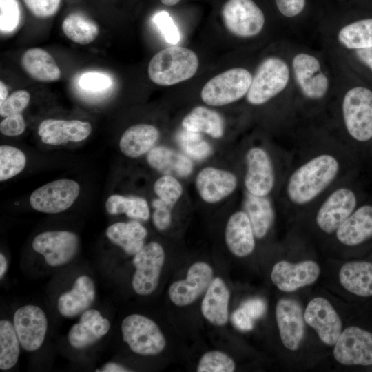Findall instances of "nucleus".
<instances>
[{
  "label": "nucleus",
  "instance_id": "nucleus-21",
  "mask_svg": "<svg viewBox=\"0 0 372 372\" xmlns=\"http://www.w3.org/2000/svg\"><path fill=\"white\" fill-rule=\"evenodd\" d=\"M37 132L43 143L61 145L86 139L92 132V125L79 120L48 118L39 124Z\"/></svg>",
  "mask_w": 372,
  "mask_h": 372
},
{
  "label": "nucleus",
  "instance_id": "nucleus-37",
  "mask_svg": "<svg viewBox=\"0 0 372 372\" xmlns=\"http://www.w3.org/2000/svg\"><path fill=\"white\" fill-rule=\"evenodd\" d=\"M19 340L13 324L0 321V369L8 370L17 362L20 354Z\"/></svg>",
  "mask_w": 372,
  "mask_h": 372
},
{
  "label": "nucleus",
  "instance_id": "nucleus-33",
  "mask_svg": "<svg viewBox=\"0 0 372 372\" xmlns=\"http://www.w3.org/2000/svg\"><path fill=\"white\" fill-rule=\"evenodd\" d=\"M245 209L251 221L255 237L262 238L269 231L274 220V211L269 199L247 192Z\"/></svg>",
  "mask_w": 372,
  "mask_h": 372
},
{
  "label": "nucleus",
  "instance_id": "nucleus-28",
  "mask_svg": "<svg viewBox=\"0 0 372 372\" xmlns=\"http://www.w3.org/2000/svg\"><path fill=\"white\" fill-rule=\"evenodd\" d=\"M160 136L157 127L141 123L130 126L122 134L119 141L121 152L129 158H138L147 154Z\"/></svg>",
  "mask_w": 372,
  "mask_h": 372
},
{
  "label": "nucleus",
  "instance_id": "nucleus-42",
  "mask_svg": "<svg viewBox=\"0 0 372 372\" xmlns=\"http://www.w3.org/2000/svg\"><path fill=\"white\" fill-rule=\"evenodd\" d=\"M21 19L20 3L18 0H0V30L1 34L13 32Z\"/></svg>",
  "mask_w": 372,
  "mask_h": 372
},
{
  "label": "nucleus",
  "instance_id": "nucleus-30",
  "mask_svg": "<svg viewBox=\"0 0 372 372\" xmlns=\"http://www.w3.org/2000/svg\"><path fill=\"white\" fill-rule=\"evenodd\" d=\"M342 286L350 293L361 297L372 296V262L351 261L339 271Z\"/></svg>",
  "mask_w": 372,
  "mask_h": 372
},
{
  "label": "nucleus",
  "instance_id": "nucleus-55",
  "mask_svg": "<svg viewBox=\"0 0 372 372\" xmlns=\"http://www.w3.org/2000/svg\"><path fill=\"white\" fill-rule=\"evenodd\" d=\"M8 267V262L5 256L0 254V278L1 279L4 276Z\"/></svg>",
  "mask_w": 372,
  "mask_h": 372
},
{
  "label": "nucleus",
  "instance_id": "nucleus-48",
  "mask_svg": "<svg viewBox=\"0 0 372 372\" xmlns=\"http://www.w3.org/2000/svg\"><path fill=\"white\" fill-rule=\"evenodd\" d=\"M26 124L22 113L14 114L5 117L0 123V132L7 136L21 135Z\"/></svg>",
  "mask_w": 372,
  "mask_h": 372
},
{
  "label": "nucleus",
  "instance_id": "nucleus-43",
  "mask_svg": "<svg viewBox=\"0 0 372 372\" xmlns=\"http://www.w3.org/2000/svg\"><path fill=\"white\" fill-rule=\"evenodd\" d=\"M79 87L92 94L106 92L112 85L110 76L101 72L90 71L83 73L79 78Z\"/></svg>",
  "mask_w": 372,
  "mask_h": 372
},
{
  "label": "nucleus",
  "instance_id": "nucleus-18",
  "mask_svg": "<svg viewBox=\"0 0 372 372\" xmlns=\"http://www.w3.org/2000/svg\"><path fill=\"white\" fill-rule=\"evenodd\" d=\"M276 318L283 345L290 351H296L305 332V320L300 304L295 300L280 299L276 307Z\"/></svg>",
  "mask_w": 372,
  "mask_h": 372
},
{
  "label": "nucleus",
  "instance_id": "nucleus-14",
  "mask_svg": "<svg viewBox=\"0 0 372 372\" xmlns=\"http://www.w3.org/2000/svg\"><path fill=\"white\" fill-rule=\"evenodd\" d=\"M213 276L214 271L209 264L204 262L192 264L188 269L186 279L170 285L168 293L171 301L178 307L192 304L206 291Z\"/></svg>",
  "mask_w": 372,
  "mask_h": 372
},
{
  "label": "nucleus",
  "instance_id": "nucleus-1",
  "mask_svg": "<svg viewBox=\"0 0 372 372\" xmlns=\"http://www.w3.org/2000/svg\"><path fill=\"white\" fill-rule=\"evenodd\" d=\"M339 167L338 160L330 154L311 158L289 177L287 186L289 198L297 205L311 202L332 183Z\"/></svg>",
  "mask_w": 372,
  "mask_h": 372
},
{
  "label": "nucleus",
  "instance_id": "nucleus-45",
  "mask_svg": "<svg viewBox=\"0 0 372 372\" xmlns=\"http://www.w3.org/2000/svg\"><path fill=\"white\" fill-rule=\"evenodd\" d=\"M153 21L158 28L167 42L176 44L180 40V34L177 27L172 17L165 11L156 13Z\"/></svg>",
  "mask_w": 372,
  "mask_h": 372
},
{
  "label": "nucleus",
  "instance_id": "nucleus-51",
  "mask_svg": "<svg viewBox=\"0 0 372 372\" xmlns=\"http://www.w3.org/2000/svg\"><path fill=\"white\" fill-rule=\"evenodd\" d=\"M231 320L235 327L241 331H250L254 327V320L241 307L234 311Z\"/></svg>",
  "mask_w": 372,
  "mask_h": 372
},
{
  "label": "nucleus",
  "instance_id": "nucleus-35",
  "mask_svg": "<svg viewBox=\"0 0 372 372\" xmlns=\"http://www.w3.org/2000/svg\"><path fill=\"white\" fill-rule=\"evenodd\" d=\"M105 209L112 215L125 214L130 218L147 220L150 216L147 201L141 197L113 194L106 200Z\"/></svg>",
  "mask_w": 372,
  "mask_h": 372
},
{
  "label": "nucleus",
  "instance_id": "nucleus-3",
  "mask_svg": "<svg viewBox=\"0 0 372 372\" xmlns=\"http://www.w3.org/2000/svg\"><path fill=\"white\" fill-rule=\"evenodd\" d=\"M252 78L245 68L229 69L215 76L204 85L201 99L210 106H223L235 102L247 93Z\"/></svg>",
  "mask_w": 372,
  "mask_h": 372
},
{
  "label": "nucleus",
  "instance_id": "nucleus-36",
  "mask_svg": "<svg viewBox=\"0 0 372 372\" xmlns=\"http://www.w3.org/2000/svg\"><path fill=\"white\" fill-rule=\"evenodd\" d=\"M338 40L349 49L372 48V19H361L343 27L338 33Z\"/></svg>",
  "mask_w": 372,
  "mask_h": 372
},
{
  "label": "nucleus",
  "instance_id": "nucleus-50",
  "mask_svg": "<svg viewBox=\"0 0 372 372\" xmlns=\"http://www.w3.org/2000/svg\"><path fill=\"white\" fill-rule=\"evenodd\" d=\"M241 307L254 320L260 318L265 312L267 306L261 298H252L244 302Z\"/></svg>",
  "mask_w": 372,
  "mask_h": 372
},
{
  "label": "nucleus",
  "instance_id": "nucleus-17",
  "mask_svg": "<svg viewBox=\"0 0 372 372\" xmlns=\"http://www.w3.org/2000/svg\"><path fill=\"white\" fill-rule=\"evenodd\" d=\"M320 273V266L313 260L298 263L281 260L273 265L271 278L280 291L293 292L315 282Z\"/></svg>",
  "mask_w": 372,
  "mask_h": 372
},
{
  "label": "nucleus",
  "instance_id": "nucleus-11",
  "mask_svg": "<svg viewBox=\"0 0 372 372\" xmlns=\"http://www.w3.org/2000/svg\"><path fill=\"white\" fill-rule=\"evenodd\" d=\"M33 249L42 254L45 262L52 267H58L71 261L79 247L77 235L68 231H48L34 237Z\"/></svg>",
  "mask_w": 372,
  "mask_h": 372
},
{
  "label": "nucleus",
  "instance_id": "nucleus-53",
  "mask_svg": "<svg viewBox=\"0 0 372 372\" xmlns=\"http://www.w3.org/2000/svg\"><path fill=\"white\" fill-rule=\"evenodd\" d=\"M101 371L103 372H125V371H129V370L121 364L110 362L105 364L103 366Z\"/></svg>",
  "mask_w": 372,
  "mask_h": 372
},
{
  "label": "nucleus",
  "instance_id": "nucleus-24",
  "mask_svg": "<svg viewBox=\"0 0 372 372\" xmlns=\"http://www.w3.org/2000/svg\"><path fill=\"white\" fill-rule=\"evenodd\" d=\"M149 165L157 172L174 177L185 178L193 171L190 158L166 146L154 147L147 155Z\"/></svg>",
  "mask_w": 372,
  "mask_h": 372
},
{
  "label": "nucleus",
  "instance_id": "nucleus-34",
  "mask_svg": "<svg viewBox=\"0 0 372 372\" xmlns=\"http://www.w3.org/2000/svg\"><path fill=\"white\" fill-rule=\"evenodd\" d=\"M61 28L69 39L81 45L92 43L99 32L98 25L81 12L68 14L62 22Z\"/></svg>",
  "mask_w": 372,
  "mask_h": 372
},
{
  "label": "nucleus",
  "instance_id": "nucleus-41",
  "mask_svg": "<svg viewBox=\"0 0 372 372\" xmlns=\"http://www.w3.org/2000/svg\"><path fill=\"white\" fill-rule=\"evenodd\" d=\"M154 191L158 198L174 207L183 194V187L176 177L164 175L154 183Z\"/></svg>",
  "mask_w": 372,
  "mask_h": 372
},
{
  "label": "nucleus",
  "instance_id": "nucleus-56",
  "mask_svg": "<svg viewBox=\"0 0 372 372\" xmlns=\"http://www.w3.org/2000/svg\"><path fill=\"white\" fill-rule=\"evenodd\" d=\"M180 0H161V3L165 6H174Z\"/></svg>",
  "mask_w": 372,
  "mask_h": 372
},
{
  "label": "nucleus",
  "instance_id": "nucleus-16",
  "mask_svg": "<svg viewBox=\"0 0 372 372\" xmlns=\"http://www.w3.org/2000/svg\"><path fill=\"white\" fill-rule=\"evenodd\" d=\"M247 172L244 183L247 192L267 196L275 183L273 165L267 152L259 147L250 148L246 154Z\"/></svg>",
  "mask_w": 372,
  "mask_h": 372
},
{
  "label": "nucleus",
  "instance_id": "nucleus-2",
  "mask_svg": "<svg viewBox=\"0 0 372 372\" xmlns=\"http://www.w3.org/2000/svg\"><path fill=\"white\" fill-rule=\"evenodd\" d=\"M198 67L197 55L179 46L169 47L157 52L150 60L147 73L150 80L159 85H172L188 80Z\"/></svg>",
  "mask_w": 372,
  "mask_h": 372
},
{
  "label": "nucleus",
  "instance_id": "nucleus-5",
  "mask_svg": "<svg viewBox=\"0 0 372 372\" xmlns=\"http://www.w3.org/2000/svg\"><path fill=\"white\" fill-rule=\"evenodd\" d=\"M342 114L346 128L352 138L364 142L372 138V91L355 87L345 94Z\"/></svg>",
  "mask_w": 372,
  "mask_h": 372
},
{
  "label": "nucleus",
  "instance_id": "nucleus-31",
  "mask_svg": "<svg viewBox=\"0 0 372 372\" xmlns=\"http://www.w3.org/2000/svg\"><path fill=\"white\" fill-rule=\"evenodd\" d=\"M106 236L126 254L135 255L144 246L147 230L137 220L118 222L109 226Z\"/></svg>",
  "mask_w": 372,
  "mask_h": 372
},
{
  "label": "nucleus",
  "instance_id": "nucleus-12",
  "mask_svg": "<svg viewBox=\"0 0 372 372\" xmlns=\"http://www.w3.org/2000/svg\"><path fill=\"white\" fill-rule=\"evenodd\" d=\"M305 322L317 333L322 342L333 346L342 331V322L331 302L323 297H316L308 303Z\"/></svg>",
  "mask_w": 372,
  "mask_h": 372
},
{
  "label": "nucleus",
  "instance_id": "nucleus-9",
  "mask_svg": "<svg viewBox=\"0 0 372 372\" xmlns=\"http://www.w3.org/2000/svg\"><path fill=\"white\" fill-rule=\"evenodd\" d=\"M80 193V186L74 180L63 178L47 183L30 195V204L34 209L47 214H57L70 208Z\"/></svg>",
  "mask_w": 372,
  "mask_h": 372
},
{
  "label": "nucleus",
  "instance_id": "nucleus-20",
  "mask_svg": "<svg viewBox=\"0 0 372 372\" xmlns=\"http://www.w3.org/2000/svg\"><path fill=\"white\" fill-rule=\"evenodd\" d=\"M294 75L300 88L307 97H323L329 87V80L322 72L318 60L311 55L300 53L293 59Z\"/></svg>",
  "mask_w": 372,
  "mask_h": 372
},
{
  "label": "nucleus",
  "instance_id": "nucleus-39",
  "mask_svg": "<svg viewBox=\"0 0 372 372\" xmlns=\"http://www.w3.org/2000/svg\"><path fill=\"white\" fill-rule=\"evenodd\" d=\"M178 141L186 154L194 159L202 160L212 151L210 145L198 132L184 130L179 133Z\"/></svg>",
  "mask_w": 372,
  "mask_h": 372
},
{
  "label": "nucleus",
  "instance_id": "nucleus-7",
  "mask_svg": "<svg viewBox=\"0 0 372 372\" xmlns=\"http://www.w3.org/2000/svg\"><path fill=\"white\" fill-rule=\"evenodd\" d=\"M135 271L132 280L134 291L147 296L157 288L165 262V251L156 242H151L134 255Z\"/></svg>",
  "mask_w": 372,
  "mask_h": 372
},
{
  "label": "nucleus",
  "instance_id": "nucleus-32",
  "mask_svg": "<svg viewBox=\"0 0 372 372\" xmlns=\"http://www.w3.org/2000/svg\"><path fill=\"white\" fill-rule=\"evenodd\" d=\"M184 130L205 133L214 138H220L224 134L225 123L221 115L215 110L204 106L192 110L182 121Z\"/></svg>",
  "mask_w": 372,
  "mask_h": 372
},
{
  "label": "nucleus",
  "instance_id": "nucleus-44",
  "mask_svg": "<svg viewBox=\"0 0 372 372\" xmlns=\"http://www.w3.org/2000/svg\"><path fill=\"white\" fill-rule=\"evenodd\" d=\"M30 95L25 90L12 92L0 105V115L5 118L9 115L22 113L30 103Z\"/></svg>",
  "mask_w": 372,
  "mask_h": 372
},
{
  "label": "nucleus",
  "instance_id": "nucleus-49",
  "mask_svg": "<svg viewBox=\"0 0 372 372\" xmlns=\"http://www.w3.org/2000/svg\"><path fill=\"white\" fill-rule=\"evenodd\" d=\"M279 11L285 17H293L304 9L305 0H275Z\"/></svg>",
  "mask_w": 372,
  "mask_h": 372
},
{
  "label": "nucleus",
  "instance_id": "nucleus-23",
  "mask_svg": "<svg viewBox=\"0 0 372 372\" xmlns=\"http://www.w3.org/2000/svg\"><path fill=\"white\" fill-rule=\"evenodd\" d=\"M254 233L245 211H238L229 218L225 239L229 250L238 257L251 254L255 248Z\"/></svg>",
  "mask_w": 372,
  "mask_h": 372
},
{
  "label": "nucleus",
  "instance_id": "nucleus-15",
  "mask_svg": "<svg viewBox=\"0 0 372 372\" xmlns=\"http://www.w3.org/2000/svg\"><path fill=\"white\" fill-rule=\"evenodd\" d=\"M357 204L355 193L346 187L333 192L324 201L316 215L320 229L327 234L336 231L354 211Z\"/></svg>",
  "mask_w": 372,
  "mask_h": 372
},
{
  "label": "nucleus",
  "instance_id": "nucleus-38",
  "mask_svg": "<svg viewBox=\"0 0 372 372\" xmlns=\"http://www.w3.org/2000/svg\"><path fill=\"white\" fill-rule=\"evenodd\" d=\"M26 157L19 149L10 145L0 146V181L8 180L25 168Z\"/></svg>",
  "mask_w": 372,
  "mask_h": 372
},
{
  "label": "nucleus",
  "instance_id": "nucleus-8",
  "mask_svg": "<svg viewBox=\"0 0 372 372\" xmlns=\"http://www.w3.org/2000/svg\"><path fill=\"white\" fill-rule=\"evenodd\" d=\"M221 15L225 28L240 37L257 35L265 23L263 12L252 0H228Z\"/></svg>",
  "mask_w": 372,
  "mask_h": 372
},
{
  "label": "nucleus",
  "instance_id": "nucleus-47",
  "mask_svg": "<svg viewBox=\"0 0 372 372\" xmlns=\"http://www.w3.org/2000/svg\"><path fill=\"white\" fill-rule=\"evenodd\" d=\"M29 11L35 17L47 18L59 10L61 0H23Z\"/></svg>",
  "mask_w": 372,
  "mask_h": 372
},
{
  "label": "nucleus",
  "instance_id": "nucleus-26",
  "mask_svg": "<svg viewBox=\"0 0 372 372\" xmlns=\"http://www.w3.org/2000/svg\"><path fill=\"white\" fill-rule=\"evenodd\" d=\"M230 293L226 284L219 277L213 278L201 303L203 317L215 326H224L228 321Z\"/></svg>",
  "mask_w": 372,
  "mask_h": 372
},
{
  "label": "nucleus",
  "instance_id": "nucleus-25",
  "mask_svg": "<svg viewBox=\"0 0 372 372\" xmlns=\"http://www.w3.org/2000/svg\"><path fill=\"white\" fill-rule=\"evenodd\" d=\"M95 294L93 280L87 276H81L75 280L72 289L59 298L58 310L65 317L77 316L91 306Z\"/></svg>",
  "mask_w": 372,
  "mask_h": 372
},
{
  "label": "nucleus",
  "instance_id": "nucleus-19",
  "mask_svg": "<svg viewBox=\"0 0 372 372\" xmlns=\"http://www.w3.org/2000/svg\"><path fill=\"white\" fill-rule=\"evenodd\" d=\"M238 180L231 172L207 167L197 174L195 185L201 199L210 204L216 203L229 196L237 187Z\"/></svg>",
  "mask_w": 372,
  "mask_h": 372
},
{
  "label": "nucleus",
  "instance_id": "nucleus-29",
  "mask_svg": "<svg viewBox=\"0 0 372 372\" xmlns=\"http://www.w3.org/2000/svg\"><path fill=\"white\" fill-rule=\"evenodd\" d=\"M21 65L25 72L34 80L50 83L58 81L61 70L54 58L45 50L32 48L24 52Z\"/></svg>",
  "mask_w": 372,
  "mask_h": 372
},
{
  "label": "nucleus",
  "instance_id": "nucleus-6",
  "mask_svg": "<svg viewBox=\"0 0 372 372\" xmlns=\"http://www.w3.org/2000/svg\"><path fill=\"white\" fill-rule=\"evenodd\" d=\"M289 79V70L286 63L277 57L264 60L258 68L247 93V100L258 105L282 92Z\"/></svg>",
  "mask_w": 372,
  "mask_h": 372
},
{
  "label": "nucleus",
  "instance_id": "nucleus-10",
  "mask_svg": "<svg viewBox=\"0 0 372 372\" xmlns=\"http://www.w3.org/2000/svg\"><path fill=\"white\" fill-rule=\"evenodd\" d=\"M333 356L343 365H372V333L355 326L346 328L335 344Z\"/></svg>",
  "mask_w": 372,
  "mask_h": 372
},
{
  "label": "nucleus",
  "instance_id": "nucleus-52",
  "mask_svg": "<svg viewBox=\"0 0 372 372\" xmlns=\"http://www.w3.org/2000/svg\"><path fill=\"white\" fill-rule=\"evenodd\" d=\"M358 59L372 70V48L355 50Z\"/></svg>",
  "mask_w": 372,
  "mask_h": 372
},
{
  "label": "nucleus",
  "instance_id": "nucleus-27",
  "mask_svg": "<svg viewBox=\"0 0 372 372\" xmlns=\"http://www.w3.org/2000/svg\"><path fill=\"white\" fill-rule=\"evenodd\" d=\"M343 245L355 246L372 237V206L364 205L354 211L336 231Z\"/></svg>",
  "mask_w": 372,
  "mask_h": 372
},
{
  "label": "nucleus",
  "instance_id": "nucleus-54",
  "mask_svg": "<svg viewBox=\"0 0 372 372\" xmlns=\"http://www.w3.org/2000/svg\"><path fill=\"white\" fill-rule=\"evenodd\" d=\"M8 97V90L6 85L2 81H0V105Z\"/></svg>",
  "mask_w": 372,
  "mask_h": 372
},
{
  "label": "nucleus",
  "instance_id": "nucleus-13",
  "mask_svg": "<svg viewBox=\"0 0 372 372\" xmlns=\"http://www.w3.org/2000/svg\"><path fill=\"white\" fill-rule=\"evenodd\" d=\"M13 325L20 344L27 351H34L43 344L48 329L43 311L35 305L19 308L13 316Z\"/></svg>",
  "mask_w": 372,
  "mask_h": 372
},
{
  "label": "nucleus",
  "instance_id": "nucleus-40",
  "mask_svg": "<svg viewBox=\"0 0 372 372\" xmlns=\"http://www.w3.org/2000/svg\"><path fill=\"white\" fill-rule=\"evenodd\" d=\"M236 364L232 358L219 351H211L200 358L196 371L198 372H232Z\"/></svg>",
  "mask_w": 372,
  "mask_h": 372
},
{
  "label": "nucleus",
  "instance_id": "nucleus-4",
  "mask_svg": "<svg viewBox=\"0 0 372 372\" xmlns=\"http://www.w3.org/2000/svg\"><path fill=\"white\" fill-rule=\"evenodd\" d=\"M123 340L135 353L155 355L161 353L166 340L156 323L140 314H131L121 324Z\"/></svg>",
  "mask_w": 372,
  "mask_h": 372
},
{
  "label": "nucleus",
  "instance_id": "nucleus-22",
  "mask_svg": "<svg viewBox=\"0 0 372 372\" xmlns=\"http://www.w3.org/2000/svg\"><path fill=\"white\" fill-rule=\"evenodd\" d=\"M110 328L109 320L95 309L83 313L79 323L70 328L68 338L70 345L75 349H83L95 343L105 335Z\"/></svg>",
  "mask_w": 372,
  "mask_h": 372
},
{
  "label": "nucleus",
  "instance_id": "nucleus-46",
  "mask_svg": "<svg viewBox=\"0 0 372 372\" xmlns=\"http://www.w3.org/2000/svg\"><path fill=\"white\" fill-rule=\"evenodd\" d=\"M152 207H154L152 221L155 227L159 231L166 230L172 223L173 206L157 198L152 201Z\"/></svg>",
  "mask_w": 372,
  "mask_h": 372
}]
</instances>
